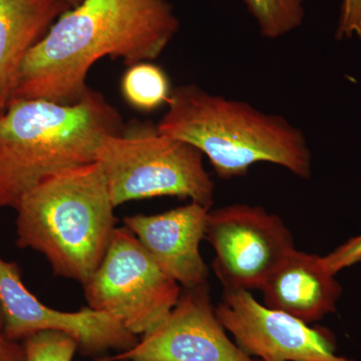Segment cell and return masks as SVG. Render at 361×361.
<instances>
[{"instance_id":"5bb4252c","label":"cell","mask_w":361,"mask_h":361,"mask_svg":"<svg viewBox=\"0 0 361 361\" xmlns=\"http://www.w3.org/2000/svg\"><path fill=\"white\" fill-rule=\"evenodd\" d=\"M172 90L166 71L149 61L130 66L121 82V92L127 104L145 113L167 104Z\"/></svg>"},{"instance_id":"30bf717a","label":"cell","mask_w":361,"mask_h":361,"mask_svg":"<svg viewBox=\"0 0 361 361\" xmlns=\"http://www.w3.org/2000/svg\"><path fill=\"white\" fill-rule=\"evenodd\" d=\"M109 361H261L228 336L212 302L208 282L183 288L175 307L128 350Z\"/></svg>"},{"instance_id":"5b68a950","label":"cell","mask_w":361,"mask_h":361,"mask_svg":"<svg viewBox=\"0 0 361 361\" xmlns=\"http://www.w3.org/2000/svg\"><path fill=\"white\" fill-rule=\"evenodd\" d=\"M96 161L115 207L163 196L190 199L208 209L213 205L215 184L203 154L154 123L132 122L104 135Z\"/></svg>"},{"instance_id":"8992f818","label":"cell","mask_w":361,"mask_h":361,"mask_svg":"<svg viewBox=\"0 0 361 361\" xmlns=\"http://www.w3.org/2000/svg\"><path fill=\"white\" fill-rule=\"evenodd\" d=\"M84 288L90 308L114 316L137 336L167 317L183 289L127 227L116 228L103 261Z\"/></svg>"},{"instance_id":"d6986e66","label":"cell","mask_w":361,"mask_h":361,"mask_svg":"<svg viewBox=\"0 0 361 361\" xmlns=\"http://www.w3.org/2000/svg\"><path fill=\"white\" fill-rule=\"evenodd\" d=\"M0 361H26L23 342L11 341L4 330V318L0 307Z\"/></svg>"},{"instance_id":"6da1fadb","label":"cell","mask_w":361,"mask_h":361,"mask_svg":"<svg viewBox=\"0 0 361 361\" xmlns=\"http://www.w3.org/2000/svg\"><path fill=\"white\" fill-rule=\"evenodd\" d=\"M179 28L167 0H82L28 52L13 99L78 103L90 90L87 73L97 61L122 59L129 66L154 61Z\"/></svg>"},{"instance_id":"e0dca14e","label":"cell","mask_w":361,"mask_h":361,"mask_svg":"<svg viewBox=\"0 0 361 361\" xmlns=\"http://www.w3.org/2000/svg\"><path fill=\"white\" fill-rule=\"evenodd\" d=\"M322 261L326 269L334 275L361 262V233L322 256Z\"/></svg>"},{"instance_id":"ba28073f","label":"cell","mask_w":361,"mask_h":361,"mask_svg":"<svg viewBox=\"0 0 361 361\" xmlns=\"http://www.w3.org/2000/svg\"><path fill=\"white\" fill-rule=\"evenodd\" d=\"M216 315L246 355L261 361H356L336 353L329 329L261 304L251 291L224 290Z\"/></svg>"},{"instance_id":"ffe728a7","label":"cell","mask_w":361,"mask_h":361,"mask_svg":"<svg viewBox=\"0 0 361 361\" xmlns=\"http://www.w3.org/2000/svg\"><path fill=\"white\" fill-rule=\"evenodd\" d=\"M66 4H70L71 7L77 6L78 4H80V2L82 1V0H65Z\"/></svg>"},{"instance_id":"9c48e42d","label":"cell","mask_w":361,"mask_h":361,"mask_svg":"<svg viewBox=\"0 0 361 361\" xmlns=\"http://www.w3.org/2000/svg\"><path fill=\"white\" fill-rule=\"evenodd\" d=\"M0 307L4 330L11 341L23 342L42 331H59L78 342V350L97 355L128 350L139 341L114 316L82 308L77 312L54 310L26 288L20 267L0 257Z\"/></svg>"},{"instance_id":"7a4b0ae2","label":"cell","mask_w":361,"mask_h":361,"mask_svg":"<svg viewBox=\"0 0 361 361\" xmlns=\"http://www.w3.org/2000/svg\"><path fill=\"white\" fill-rule=\"evenodd\" d=\"M167 106L159 130L199 149L221 179L244 177L257 163L274 164L303 180L312 176L305 135L282 116L196 85L174 87Z\"/></svg>"},{"instance_id":"4fadbf2b","label":"cell","mask_w":361,"mask_h":361,"mask_svg":"<svg viewBox=\"0 0 361 361\" xmlns=\"http://www.w3.org/2000/svg\"><path fill=\"white\" fill-rule=\"evenodd\" d=\"M71 7L65 0H0V116L13 99L28 52Z\"/></svg>"},{"instance_id":"9a60e30c","label":"cell","mask_w":361,"mask_h":361,"mask_svg":"<svg viewBox=\"0 0 361 361\" xmlns=\"http://www.w3.org/2000/svg\"><path fill=\"white\" fill-rule=\"evenodd\" d=\"M259 32L278 39L298 30L305 20V0H243Z\"/></svg>"},{"instance_id":"52a82bcc","label":"cell","mask_w":361,"mask_h":361,"mask_svg":"<svg viewBox=\"0 0 361 361\" xmlns=\"http://www.w3.org/2000/svg\"><path fill=\"white\" fill-rule=\"evenodd\" d=\"M205 239L224 290H261L294 246L284 221L261 206L232 204L209 211Z\"/></svg>"},{"instance_id":"3957f363","label":"cell","mask_w":361,"mask_h":361,"mask_svg":"<svg viewBox=\"0 0 361 361\" xmlns=\"http://www.w3.org/2000/svg\"><path fill=\"white\" fill-rule=\"evenodd\" d=\"M123 128L118 110L92 89L73 104L13 99L0 116V207L16 209L42 180L94 163L104 135Z\"/></svg>"},{"instance_id":"277c9868","label":"cell","mask_w":361,"mask_h":361,"mask_svg":"<svg viewBox=\"0 0 361 361\" xmlns=\"http://www.w3.org/2000/svg\"><path fill=\"white\" fill-rule=\"evenodd\" d=\"M115 208L97 161L68 169L21 198L16 244L42 254L54 274L84 285L110 246Z\"/></svg>"},{"instance_id":"ac0fdd59","label":"cell","mask_w":361,"mask_h":361,"mask_svg":"<svg viewBox=\"0 0 361 361\" xmlns=\"http://www.w3.org/2000/svg\"><path fill=\"white\" fill-rule=\"evenodd\" d=\"M337 39H361V0H342Z\"/></svg>"},{"instance_id":"8fae6325","label":"cell","mask_w":361,"mask_h":361,"mask_svg":"<svg viewBox=\"0 0 361 361\" xmlns=\"http://www.w3.org/2000/svg\"><path fill=\"white\" fill-rule=\"evenodd\" d=\"M209 211L191 202L158 215L127 216L123 223L164 273L182 288H193L208 282L200 245Z\"/></svg>"},{"instance_id":"2e32d148","label":"cell","mask_w":361,"mask_h":361,"mask_svg":"<svg viewBox=\"0 0 361 361\" xmlns=\"http://www.w3.org/2000/svg\"><path fill=\"white\" fill-rule=\"evenodd\" d=\"M26 361H73L78 350L73 337L59 331H42L23 341Z\"/></svg>"},{"instance_id":"44dd1931","label":"cell","mask_w":361,"mask_h":361,"mask_svg":"<svg viewBox=\"0 0 361 361\" xmlns=\"http://www.w3.org/2000/svg\"><path fill=\"white\" fill-rule=\"evenodd\" d=\"M97 361H109L108 360H106V358H101V360H97Z\"/></svg>"},{"instance_id":"7c38bea8","label":"cell","mask_w":361,"mask_h":361,"mask_svg":"<svg viewBox=\"0 0 361 361\" xmlns=\"http://www.w3.org/2000/svg\"><path fill=\"white\" fill-rule=\"evenodd\" d=\"M264 304L307 324L336 312L342 286L323 264L322 256L292 250L261 288Z\"/></svg>"}]
</instances>
